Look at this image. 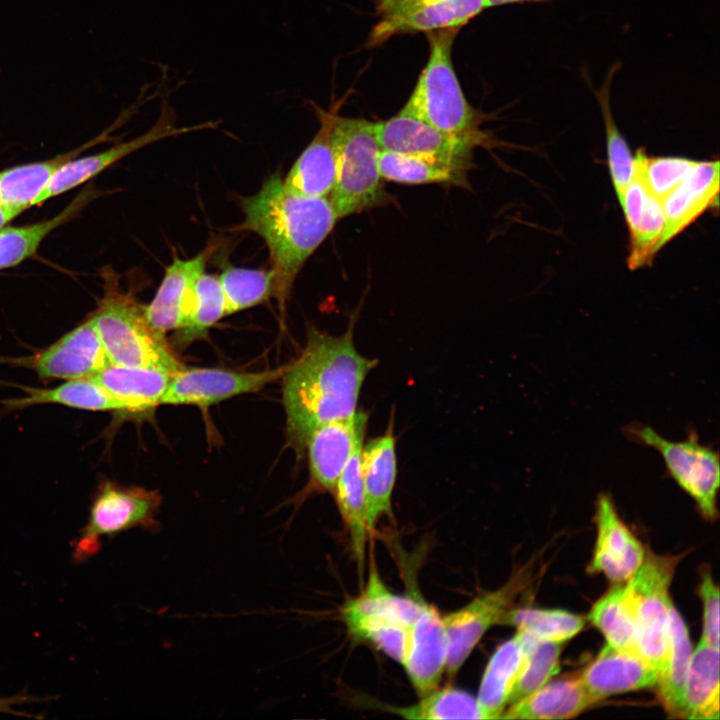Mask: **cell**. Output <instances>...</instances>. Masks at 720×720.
<instances>
[{"mask_svg": "<svg viewBox=\"0 0 720 720\" xmlns=\"http://www.w3.org/2000/svg\"><path fill=\"white\" fill-rule=\"evenodd\" d=\"M353 330L354 319L339 336L310 327L301 355L286 366L282 402L288 439L297 451L320 425L357 412L361 388L377 360L358 352Z\"/></svg>", "mask_w": 720, "mask_h": 720, "instance_id": "6da1fadb", "label": "cell"}, {"mask_svg": "<svg viewBox=\"0 0 720 720\" xmlns=\"http://www.w3.org/2000/svg\"><path fill=\"white\" fill-rule=\"evenodd\" d=\"M241 207L244 220L237 229L264 240L275 276V297L283 306L300 270L339 218L328 197L295 193L278 174L257 193L242 198Z\"/></svg>", "mask_w": 720, "mask_h": 720, "instance_id": "7a4b0ae2", "label": "cell"}, {"mask_svg": "<svg viewBox=\"0 0 720 720\" xmlns=\"http://www.w3.org/2000/svg\"><path fill=\"white\" fill-rule=\"evenodd\" d=\"M460 29L427 33L429 57L400 113L425 121L434 128L476 146L490 144L480 129L481 114L467 100L452 62V47Z\"/></svg>", "mask_w": 720, "mask_h": 720, "instance_id": "3957f363", "label": "cell"}, {"mask_svg": "<svg viewBox=\"0 0 720 720\" xmlns=\"http://www.w3.org/2000/svg\"><path fill=\"white\" fill-rule=\"evenodd\" d=\"M104 295L91 316L111 365L151 368L171 374L184 368L165 336L148 323L144 305L119 288L118 275L105 271Z\"/></svg>", "mask_w": 720, "mask_h": 720, "instance_id": "277c9868", "label": "cell"}, {"mask_svg": "<svg viewBox=\"0 0 720 720\" xmlns=\"http://www.w3.org/2000/svg\"><path fill=\"white\" fill-rule=\"evenodd\" d=\"M331 139L336 162L328 196L339 219L384 205L387 195L379 169L381 147L376 122L336 116Z\"/></svg>", "mask_w": 720, "mask_h": 720, "instance_id": "5b68a950", "label": "cell"}, {"mask_svg": "<svg viewBox=\"0 0 720 720\" xmlns=\"http://www.w3.org/2000/svg\"><path fill=\"white\" fill-rule=\"evenodd\" d=\"M421 600L417 593L405 596L392 593L372 561L367 585L358 596L344 603L341 617L352 636L368 641L403 665Z\"/></svg>", "mask_w": 720, "mask_h": 720, "instance_id": "8992f818", "label": "cell"}, {"mask_svg": "<svg viewBox=\"0 0 720 720\" xmlns=\"http://www.w3.org/2000/svg\"><path fill=\"white\" fill-rule=\"evenodd\" d=\"M679 556L646 553L639 569L624 582L635 628L637 652L655 670L666 652L669 634V589Z\"/></svg>", "mask_w": 720, "mask_h": 720, "instance_id": "52a82bcc", "label": "cell"}, {"mask_svg": "<svg viewBox=\"0 0 720 720\" xmlns=\"http://www.w3.org/2000/svg\"><path fill=\"white\" fill-rule=\"evenodd\" d=\"M624 432L631 441L658 451L667 473L694 500L700 514L710 521L717 518L718 451L701 444L696 432H689L682 441H670L642 423L630 424Z\"/></svg>", "mask_w": 720, "mask_h": 720, "instance_id": "ba28073f", "label": "cell"}, {"mask_svg": "<svg viewBox=\"0 0 720 720\" xmlns=\"http://www.w3.org/2000/svg\"><path fill=\"white\" fill-rule=\"evenodd\" d=\"M161 505L157 490L102 482L92 500L86 525L73 545V559L87 560L99 552L102 537H113L141 527L159 529L156 515Z\"/></svg>", "mask_w": 720, "mask_h": 720, "instance_id": "9c48e42d", "label": "cell"}, {"mask_svg": "<svg viewBox=\"0 0 720 720\" xmlns=\"http://www.w3.org/2000/svg\"><path fill=\"white\" fill-rule=\"evenodd\" d=\"M484 9L485 0H375L377 21L366 47L381 46L397 35L460 29Z\"/></svg>", "mask_w": 720, "mask_h": 720, "instance_id": "30bf717a", "label": "cell"}, {"mask_svg": "<svg viewBox=\"0 0 720 720\" xmlns=\"http://www.w3.org/2000/svg\"><path fill=\"white\" fill-rule=\"evenodd\" d=\"M529 577L528 569L523 568L496 590L482 593L442 616L448 641L445 672L450 677L456 676L484 634L492 626L503 624Z\"/></svg>", "mask_w": 720, "mask_h": 720, "instance_id": "8fae6325", "label": "cell"}, {"mask_svg": "<svg viewBox=\"0 0 720 720\" xmlns=\"http://www.w3.org/2000/svg\"><path fill=\"white\" fill-rule=\"evenodd\" d=\"M217 125L218 122L209 121L193 126L178 127L174 109L167 100L163 99L159 118L148 131L136 138L114 145L103 152L66 161L52 176L47 186L36 198L34 205L41 204L79 186L122 158L149 144L196 130L215 128Z\"/></svg>", "mask_w": 720, "mask_h": 720, "instance_id": "7c38bea8", "label": "cell"}, {"mask_svg": "<svg viewBox=\"0 0 720 720\" xmlns=\"http://www.w3.org/2000/svg\"><path fill=\"white\" fill-rule=\"evenodd\" d=\"M382 150L414 155L467 171L472 164L473 142L446 134L425 121L398 112L376 122Z\"/></svg>", "mask_w": 720, "mask_h": 720, "instance_id": "4fadbf2b", "label": "cell"}, {"mask_svg": "<svg viewBox=\"0 0 720 720\" xmlns=\"http://www.w3.org/2000/svg\"><path fill=\"white\" fill-rule=\"evenodd\" d=\"M286 366L254 373L184 367L172 374L161 404L207 407L237 395L259 391L281 378Z\"/></svg>", "mask_w": 720, "mask_h": 720, "instance_id": "5bb4252c", "label": "cell"}, {"mask_svg": "<svg viewBox=\"0 0 720 720\" xmlns=\"http://www.w3.org/2000/svg\"><path fill=\"white\" fill-rule=\"evenodd\" d=\"M23 363L45 380L92 378L111 365L91 317Z\"/></svg>", "mask_w": 720, "mask_h": 720, "instance_id": "9a60e30c", "label": "cell"}, {"mask_svg": "<svg viewBox=\"0 0 720 720\" xmlns=\"http://www.w3.org/2000/svg\"><path fill=\"white\" fill-rule=\"evenodd\" d=\"M595 523L597 537L589 571L622 584L639 569L647 552L619 516L608 493L597 498Z\"/></svg>", "mask_w": 720, "mask_h": 720, "instance_id": "2e32d148", "label": "cell"}, {"mask_svg": "<svg viewBox=\"0 0 720 720\" xmlns=\"http://www.w3.org/2000/svg\"><path fill=\"white\" fill-rule=\"evenodd\" d=\"M368 415L358 411L347 418L317 427L308 437L311 489L333 493L337 480L355 448L363 442Z\"/></svg>", "mask_w": 720, "mask_h": 720, "instance_id": "e0dca14e", "label": "cell"}, {"mask_svg": "<svg viewBox=\"0 0 720 720\" xmlns=\"http://www.w3.org/2000/svg\"><path fill=\"white\" fill-rule=\"evenodd\" d=\"M215 246H208L195 257L180 259L176 255L166 268L153 300L144 306L149 325L160 335L181 329L190 314L195 282Z\"/></svg>", "mask_w": 720, "mask_h": 720, "instance_id": "ac0fdd59", "label": "cell"}, {"mask_svg": "<svg viewBox=\"0 0 720 720\" xmlns=\"http://www.w3.org/2000/svg\"><path fill=\"white\" fill-rule=\"evenodd\" d=\"M447 656L448 641L442 616L422 599L411 626L408 652L402 665L420 697L439 687Z\"/></svg>", "mask_w": 720, "mask_h": 720, "instance_id": "d6986e66", "label": "cell"}, {"mask_svg": "<svg viewBox=\"0 0 720 720\" xmlns=\"http://www.w3.org/2000/svg\"><path fill=\"white\" fill-rule=\"evenodd\" d=\"M311 106L317 115L319 129L292 165L284 184L291 191L308 197H328L336 177L335 154L331 132L341 102H335L329 110L316 103Z\"/></svg>", "mask_w": 720, "mask_h": 720, "instance_id": "ffe728a7", "label": "cell"}, {"mask_svg": "<svg viewBox=\"0 0 720 720\" xmlns=\"http://www.w3.org/2000/svg\"><path fill=\"white\" fill-rule=\"evenodd\" d=\"M719 161H697L681 183L662 201L665 227L661 248L708 209L718 208Z\"/></svg>", "mask_w": 720, "mask_h": 720, "instance_id": "44dd1931", "label": "cell"}, {"mask_svg": "<svg viewBox=\"0 0 720 720\" xmlns=\"http://www.w3.org/2000/svg\"><path fill=\"white\" fill-rule=\"evenodd\" d=\"M579 677L598 703L614 694L653 688L657 672L638 653L606 644Z\"/></svg>", "mask_w": 720, "mask_h": 720, "instance_id": "7402d4cb", "label": "cell"}, {"mask_svg": "<svg viewBox=\"0 0 720 720\" xmlns=\"http://www.w3.org/2000/svg\"><path fill=\"white\" fill-rule=\"evenodd\" d=\"M536 640L517 630L512 638L497 647L486 665L476 697L482 719H499L507 708L528 652Z\"/></svg>", "mask_w": 720, "mask_h": 720, "instance_id": "603a6c76", "label": "cell"}, {"mask_svg": "<svg viewBox=\"0 0 720 720\" xmlns=\"http://www.w3.org/2000/svg\"><path fill=\"white\" fill-rule=\"evenodd\" d=\"M361 472L370 532L384 515L392 513V494L397 476L393 423L386 432L370 439L361 450Z\"/></svg>", "mask_w": 720, "mask_h": 720, "instance_id": "cb8c5ba5", "label": "cell"}, {"mask_svg": "<svg viewBox=\"0 0 720 720\" xmlns=\"http://www.w3.org/2000/svg\"><path fill=\"white\" fill-rule=\"evenodd\" d=\"M595 701L578 676L550 680L528 696L509 705L499 719H569Z\"/></svg>", "mask_w": 720, "mask_h": 720, "instance_id": "d4e9b609", "label": "cell"}, {"mask_svg": "<svg viewBox=\"0 0 720 720\" xmlns=\"http://www.w3.org/2000/svg\"><path fill=\"white\" fill-rule=\"evenodd\" d=\"M692 651L685 622L672 603L667 648L654 687L666 713L673 718L683 716L684 689Z\"/></svg>", "mask_w": 720, "mask_h": 720, "instance_id": "484cf974", "label": "cell"}, {"mask_svg": "<svg viewBox=\"0 0 720 720\" xmlns=\"http://www.w3.org/2000/svg\"><path fill=\"white\" fill-rule=\"evenodd\" d=\"M171 377L157 369L109 365L92 378L121 401L127 412H145L161 404Z\"/></svg>", "mask_w": 720, "mask_h": 720, "instance_id": "4316f807", "label": "cell"}, {"mask_svg": "<svg viewBox=\"0 0 720 720\" xmlns=\"http://www.w3.org/2000/svg\"><path fill=\"white\" fill-rule=\"evenodd\" d=\"M362 446L363 442L351 454L332 493L349 531L352 552L361 576L364 570L366 544L370 534L361 472Z\"/></svg>", "mask_w": 720, "mask_h": 720, "instance_id": "83f0119b", "label": "cell"}, {"mask_svg": "<svg viewBox=\"0 0 720 720\" xmlns=\"http://www.w3.org/2000/svg\"><path fill=\"white\" fill-rule=\"evenodd\" d=\"M719 717V648L699 641L688 668L682 718L718 720Z\"/></svg>", "mask_w": 720, "mask_h": 720, "instance_id": "f1b7e54d", "label": "cell"}, {"mask_svg": "<svg viewBox=\"0 0 720 720\" xmlns=\"http://www.w3.org/2000/svg\"><path fill=\"white\" fill-rule=\"evenodd\" d=\"M25 395L5 400L8 409L58 404L88 411H127L125 405L93 378L67 380L53 388L21 387Z\"/></svg>", "mask_w": 720, "mask_h": 720, "instance_id": "f546056e", "label": "cell"}, {"mask_svg": "<svg viewBox=\"0 0 720 720\" xmlns=\"http://www.w3.org/2000/svg\"><path fill=\"white\" fill-rule=\"evenodd\" d=\"M99 141V138L53 159L0 171V206L19 211L34 206L39 194L66 161Z\"/></svg>", "mask_w": 720, "mask_h": 720, "instance_id": "4dcf8cb0", "label": "cell"}, {"mask_svg": "<svg viewBox=\"0 0 720 720\" xmlns=\"http://www.w3.org/2000/svg\"><path fill=\"white\" fill-rule=\"evenodd\" d=\"M94 196L88 188L54 217L25 226L0 228V270L20 264L33 256L54 229L71 220Z\"/></svg>", "mask_w": 720, "mask_h": 720, "instance_id": "1f68e13d", "label": "cell"}, {"mask_svg": "<svg viewBox=\"0 0 720 720\" xmlns=\"http://www.w3.org/2000/svg\"><path fill=\"white\" fill-rule=\"evenodd\" d=\"M379 169L383 180L401 184H465L466 171L426 158L381 150Z\"/></svg>", "mask_w": 720, "mask_h": 720, "instance_id": "d6a6232c", "label": "cell"}, {"mask_svg": "<svg viewBox=\"0 0 720 720\" xmlns=\"http://www.w3.org/2000/svg\"><path fill=\"white\" fill-rule=\"evenodd\" d=\"M588 618L602 632L606 644L638 653L635 623L625 597L624 585L618 583L603 595L592 606Z\"/></svg>", "mask_w": 720, "mask_h": 720, "instance_id": "836d02e7", "label": "cell"}, {"mask_svg": "<svg viewBox=\"0 0 720 720\" xmlns=\"http://www.w3.org/2000/svg\"><path fill=\"white\" fill-rule=\"evenodd\" d=\"M619 66V63L614 64L601 88L594 91L604 120L608 168L618 201L635 176L634 155L614 121L610 106L611 82Z\"/></svg>", "mask_w": 720, "mask_h": 720, "instance_id": "e575fe53", "label": "cell"}, {"mask_svg": "<svg viewBox=\"0 0 720 720\" xmlns=\"http://www.w3.org/2000/svg\"><path fill=\"white\" fill-rule=\"evenodd\" d=\"M385 710L407 719H482L476 697L450 686L438 687L410 706H386Z\"/></svg>", "mask_w": 720, "mask_h": 720, "instance_id": "d590c367", "label": "cell"}, {"mask_svg": "<svg viewBox=\"0 0 720 720\" xmlns=\"http://www.w3.org/2000/svg\"><path fill=\"white\" fill-rule=\"evenodd\" d=\"M227 315L259 305L275 296L272 269H252L227 265L218 276Z\"/></svg>", "mask_w": 720, "mask_h": 720, "instance_id": "8d00e7d4", "label": "cell"}, {"mask_svg": "<svg viewBox=\"0 0 720 720\" xmlns=\"http://www.w3.org/2000/svg\"><path fill=\"white\" fill-rule=\"evenodd\" d=\"M503 624H510L538 640L564 643L585 626V619L560 609H511Z\"/></svg>", "mask_w": 720, "mask_h": 720, "instance_id": "74e56055", "label": "cell"}, {"mask_svg": "<svg viewBox=\"0 0 720 720\" xmlns=\"http://www.w3.org/2000/svg\"><path fill=\"white\" fill-rule=\"evenodd\" d=\"M226 315L225 296L218 276L203 272L195 282L189 317L177 330L179 342L200 338Z\"/></svg>", "mask_w": 720, "mask_h": 720, "instance_id": "f35d334b", "label": "cell"}, {"mask_svg": "<svg viewBox=\"0 0 720 720\" xmlns=\"http://www.w3.org/2000/svg\"><path fill=\"white\" fill-rule=\"evenodd\" d=\"M635 176L648 192L663 201L697 162L683 157H652L642 148L634 155Z\"/></svg>", "mask_w": 720, "mask_h": 720, "instance_id": "ab89813d", "label": "cell"}, {"mask_svg": "<svg viewBox=\"0 0 720 720\" xmlns=\"http://www.w3.org/2000/svg\"><path fill=\"white\" fill-rule=\"evenodd\" d=\"M665 227L662 202L650 195L640 216L629 227L630 251L628 266L634 270L652 262L661 249V239Z\"/></svg>", "mask_w": 720, "mask_h": 720, "instance_id": "60d3db41", "label": "cell"}, {"mask_svg": "<svg viewBox=\"0 0 720 720\" xmlns=\"http://www.w3.org/2000/svg\"><path fill=\"white\" fill-rule=\"evenodd\" d=\"M562 644L550 641H535L528 652L513 689L509 705L528 696L553 679L559 671Z\"/></svg>", "mask_w": 720, "mask_h": 720, "instance_id": "b9f144b4", "label": "cell"}, {"mask_svg": "<svg viewBox=\"0 0 720 720\" xmlns=\"http://www.w3.org/2000/svg\"><path fill=\"white\" fill-rule=\"evenodd\" d=\"M703 604V630L700 641L719 648V588L710 572H703L699 585Z\"/></svg>", "mask_w": 720, "mask_h": 720, "instance_id": "7bdbcfd3", "label": "cell"}, {"mask_svg": "<svg viewBox=\"0 0 720 720\" xmlns=\"http://www.w3.org/2000/svg\"><path fill=\"white\" fill-rule=\"evenodd\" d=\"M33 701H39V699L30 697L29 695H26L24 693L11 697H2L0 698V713H9L13 715L24 716L22 713H19V711L15 710L13 706Z\"/></svg>", "mask_w": 720, "mask_h": 720, "instance_id": "ee69618b", "label": "cell"}, {"mask_svg": "<svg viewBox=\"0 0 720 720\" xmlns=\"http://www.w3.org/2000/svg\"><path fill=\"white\" fill-rule=\"evenodd\" d=\"M21 211L5 208L0 206V228L5 226L8 222H10L13 218L17 217Z\"/></svg>", "mask_w": 720, "mask_h": 720, "instance_id": "f6af8a7d", "label": "cell"}, {"mask_svg": "<svg viewBox=\"0 0 720 720\" xmlns=\"http://www.w3.org/2000/svg\"><path fill=\"white\" fill-rule=\"evenodd\" d=\"M546 0H485L486 8H492L501 5L524 3V2H538Z\"/></svg>", "mask_w": 720, "mask_h": 720, "instance_id": "bcb514c9", "label": "cell"}]
</instances>
